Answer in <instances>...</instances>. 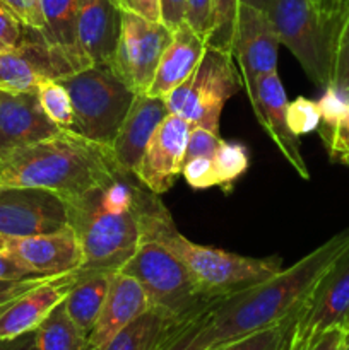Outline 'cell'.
<instances>
[{
    "instance_id": "cell-50",
    "label": "cell",
    "mask_w": 349,
    "mask_h": 350,
    "mask_svg": "<svg viewBox=\"0 0 349 350\" xmlns=\"http://www.w3.org/2000/svg\"><path fill=\"white\" fill-rule=\"evenodd\" d=\"M339 163L344 164L346 167H349V154H346V156H342L341 159H339Z\"/></svg>"
},
{
    "instance_id": "cell-4",
    "label": "cell",
    "mask_w": 349,
    "mask_h": 350,
    "mask_svg": "<svg viewBox=\"0 0 349 350\" xmlns=\"http://www.w3.org/2000/svg\"><path fill=\"white\" fill-rule=\"evenodd\" d=\"M139 226L140 238L157 243L177 256L212 299H224L248 289L283 269V260L277 255L255 258L190 241L178 231L159 195L147 188L140 193Z\"/></svg>"
},
{
    "instance_id": "cell-10",
    "label": "cell",
    "mask_w": 349,
    "mask_h": 350,
    "mask_svg": "<svg viewBox=\"0 0 349 350\" xmlns=\"http://www.w3.org/2000/svg\"><path fill=\"white\" fill-rule=\"evenodd\" d=\"M349 320V246L328 265L311 289L291 340L308 347L331 328L342 327Z\"/></svg>"
},
{
    "instance_id": "cell-25",
    "label": "cell",
    "mask_w": 349,
    "mask_h": 350,
    "mask_svg": "<svg viewBox=\"0 0 349 350\" xmlns=\"http://www.w3.org/2000/svg\"><path fill=\"white\" fill-rule=\"evenodd\" d=\"M181 321L185 320H174L163 311L151 308L147 313L115 335L108 344L92 350H157Z\"/></svg>"
},
{
    "instance_id": "cell-44",
    "label": "cell",
    "mask_w": 349,
    "mask_h": 350,
    "mask_svg": "<svg viewBox=\"0 0 349 350\" xmlns=\"http://www.w3.org/2000/svg\"><path fill=\"white\" fill-rule=\"evenodd\" d=\"M342 338H344V332L341 327L331 328V330L324 332L320 337L315 338L307 350H341Z\"/></svg>"
},
{
    "instance_id": "cell-14",
    "label": "cell",
    "mask_w": 349,
    "mask_h": 350,
    "mask_svg": "<svg viewBox=\"0 0 349 350\" xmlns=\"http://www.w3.org/2000/svg\"><path fill=\"white\" fill-rule=\"evenodd\" d=\"M245 92L255 113L257 122L266 130L284 161L296 171L298 176L307 181L310 180V170L301 154L300 137L294 135L287 125L286 108L289 101L279 74L269 72L260 75L248 88H245Z\"/></svg>"
},
{
    "instance_id": "cell-15",
    "label": "cell",
    "mask_w": 349,
    "mask_h": 350,
    "mask_svg": "<svg viewBox=\"0 0 349 350\" xmlns=\"http://www.w3.org/2000/svg\"><path fill=\"white\" fill-rule=\"evenodd\" d=\"M188 133L190 123L174 113H168L133 170V176L144 188L163 195L177 183L185 164Z\"/></svg>"
},
{
    "instance_id": "cell-32",
    "label": "cell",
    "mask_w": 349,
    "mask_h": 350,
    "mask_svg": "<svg viewBox=\"0 0 349 350\" xmlns=\"http://www.w3.org/2000/svg\"><path fill=\"white\" fill-rule=\"evenodd\" d=\"M318 130L331 159L339 163L342 156L349 154V98L341 111L322 120Z\"/></svg>"
},
{
    "instance_id": "cell-11",
    "label": "cell",
    "mask_w": 349,
    "mask_h": 350,
    "mask_svg": "<svg viewBox=\"0 0 349 350\" xmlns=\"http://www.w3.org/2000/svg\"><path fill=\"white\" fill-rule=\"evenodd\" d=\"M68 226L65 202L40 188H0V236L29 238Z\"/></svg>"
},
{
    "instance_id": "cell-51",
    "label": "cell",
    "mask_w": 349,
    "mask_h": 350,
    "mask_svg": "<svg viewBox=\"0 0 349 350\" xmlns=\"http://www.w3.org/2000/svg\"><path fill=\"white\" fill-rule=\"evenodd\" d=\"M3 239H5V238H2V236H0V250L3 248Z\"/></svg>"
},
{
    "instance_id": "cell-13",
    "label": "cell",
    "mask_w": 349,
    "mask_h": 350,
    "mask_svg": "<svg viewBox=\"0 0 349 350\" xmlns=\"http://www.w3.org/2000/svg\"><path fill=\"white\" fill-rule=\"evenodd\" d=\"M279 46V36L269 14L240 3L229 51L242 75L243 89L260 75L277 72Z\"/></svg>"
},
{
    "instance_id": "cell-5",
    "label": "cell",
    "mask_w": 349,
    "mask_h": 350,
    "mask_svg": "<svg viewBox=\"0 0 349 350\" xmlns=\"http://www.w3.org/2000/svg\"><path fill=\"white\" fill-rule=\"evenodd\" d=\"M120 272L142 286L154 310L174 320H187L221 301L209 297L177 256L149 239L140 238L135 253Z\"/></svg>"
},
{
    "instance_id": "cell-24",
    "label": "cell",
    "mask_w": 349,
    "mask_h": 350,
    "mask_svg": "<svg viewBox=\"0 0 349 350\" xmlns=\"http://www.w3.org/2000/svg\"><path fill=\"white\" fill-rule=\"evenodd\" d=\"M112 277V272H79V280L70 289L68 296L65 297V311L84 338L89 337L96 321H98L106 294H108Z\"/></svg>"
},
{
    "instance_id": "cell-45",
    "label": "cell",
    "mask_w": 349,
    "mask_h": 350,
    "mask_svg": "<svg viewBox=\"0 0 349 350\" xmlns=\"http://www.w3.org/2000/svg\"><path fill=\"white\" fill-rule=\"evenodd\" d=\"M0 350H38L34 332L10 340H0Z\"/></svg>"
},
{
    "instance_id": "cell-22",
    "label": "cell",
    "mask_w": 349,
    "mask_h": 350,
    "mask_svg": "<svg viewBox=\"0 0 349 350\" xmlns=\"http://www.w3.org/2000/svg\"><path fill=\"white\" fill-rule=\"evenodd\" d=\"M209 46L207 38L198 34L188 23H183L173 31L170 44L161 55V60L154 72L153 82L146 94L164 99L171 91L183 84Z\"/></svg>"
},
{
    "instance_id": "cell-27",
    "label": "cell",
    "mask_w": 349,
    "mask_h": 350,
    "mask_svg": "<svg viewBox=\"0 0 349 350\" xmlns=\"http://www.w3.org/2000/svg\"><path fill=\"white\" fill-rule=\"evenodd\" d=\"M212 308L214 304L195 317L181 321L157 350H211Z\"/></svg>"
},
{
    "instance_id": "cell-1",
    "label": "cell",
    "mask_w": 349,
    "mask_h": 350,
    "mask_svg": "<svg viewBox=\"0 0 349 350\" xmlns=\"http://www.w3.org/2000/svg\"><path fill=\"white\" fill-rule=\"evenodd\" d=\"M349 246V226L262 282L212 308V349L300 313L322 273Z\"/></svg>"
},
{
    "instance_id": "cell-28",
    "label": "cell",
    "mask_w": 349,
    "mask_h": 350,
    "mask_svg": "<svg viewBox=\"0 0 349 350\" xmlns=\"http://www.w3.org/2000/svg\"><path fill=\"white\" fill-rule=\"evenodd\" d=\"M211 157L212 166H214L216 187L221 188L224 193H229L236 181L248 170V149L243 144L235 142V140L222 139V142L219 144V147Z\"/></svg>"
},
{
    "instance_id": "cell-46",
    "label": "cell",
    "mask_w": 349,
    "mask_h": 350,
    "mask_svg": "<svg viewBox=\"0 0 349 350\" xmlns=\"http://www.w3.org/2000/svg\"><path fill=\"white\" fill-rule=\"evenodd\" d=\"M311 5L317 9V12L320 14L322 19L328 24L331 27L332 24V0H310Z\"/></svg>"
},
{
    "instance_id": "cell-37",
    "label": "cell",
    "mask_w": 349,
    "mask_h": 350,
    "mask_svg": "<svg viewBox=\"0 0 349 350\" xmlns=\"http://www.w3.org/2000/svg\"><path fill=\"white\" fill-rule=\"evenodd\" d=\"M10 10L17 16L26 29H33L41 34L44 27L43 12H41L40 0H2Z\"/></svg>"
},
{
    "instance_id": "cell-34",
    "label": "cell",
    "mask_w": 349,
    "mask_h": 350,
    "mask_svg": "<svg viewBox=\"0 0 349 350\" xmlns=\"http://www.w3.org/2000/svg\"><path fill=\"white\" fill-rule=\"evenodd\" d=\"M286 116L291 132L298 137L311 133L322 123V109L318 106V101H311L303 96L287 103Z\"/></svg>"
},
{
    "instance_id": "cell-20",
    "label": "cell",
    "mask_w": 349,
    "mask_h": 350,
    "mask_svg": "<svg viewBox=\"0 0 349 350\" xmlns=\"http://www.w3.org/2000/svg\"><path fill=\"white\" fill-rule=\"evenodd\" d=\"M164 99L149 94H135L132 106L112 142V154L122 174H132L139 164L154 132L168 116Z\"/></svg>"
},
{
    "instance_id": "cell-31",
    "label": "cell",
    "mask_w": 349,
    "mask_h": 350,
    "mask_svg": "<svg viewBox=\"0 0 349 350\" xmlns=\"http://www.w3.org/2000/svg\"><path fill=\"white\" fill-rule=\"evenodd\" d=\"M36 94L43 111L58 129H72V123H74L72 99L60 81L44 79L38 85Z\"/></svg>"
},
{
    "instance_id": "cell-23",
    "label": "cell",
    "mask_w": 349,
    "mask_h": 350,
    "mask_svg": "<svg viewBox=\"0 0 349 350\" xmlns=\"http://www.w3.org/2000/svg\"><path fill=\"white\" fill-rule=\"evenodd\" d=\"M44 27L41 38L58 55L72 65L75 72L91 67L88 58L81 51L75 34V10L77 0H40Z\"/></svg>"
},
{
    "instance_id": "cell-18",
    "label": "cell",
    "mask_w": 349,
    "mask_h": 350,
    "mask_svg": "<svg viewBox=\"0 0 349 350\" xmlns=\"http://www.w3.org/2000/svg\"><path fill=\"white\" fill-rule=\"evenodd\" d=\"M79 280V270L48 277L0 313V340H10L36 330L48 314L60 306Z\"/></svg>"
},
{
    "instance_id": "cell-52",
    "label": "cell",
    "mask_w": 349,
    "mask_h": 350,
    "mask_svg": "<svg viewBox=\"0 0 349 350\" xmlns=\"http://www.w3.org/2000/svg\"><path fill=\"white\" fill-rule=\"evenodd\" d=\"M342 94H344L346 98H349V89H348V91H346V92H342Z\"/></svg>"
},
{
    "instance_id": "cell-2",
    "label": "cell",
    "mask_w": 349,
    "mask_h": 350,
    "mask_svg": "<svg viewBox=\"0 0 349 350\" xmlns=\"http://www.w3.org/2000/svg\"><path fill=\"white\" fill-rule=\"evenodd\" d=\"M120 174L112 146L92 142L72 129L0 159V188H40L62 200L103 187Z\"/></svg>"
},
{
    "instance_id": "cell-29",
    "label": "cell",
    "mask_w": 349,
    "mask_h": 350,
    "mask_svg": "<svg viewBox=\"0 0 349 350\" xmlns=\"http://www.w3.org/2000/svg\"><path fill=\"white\" fill-rule=\"evenodd\" d=\"M332 91L349 89V2L331 27V81Z\"/></svg>"
},
{
    "instance_id": "cell-9",
    "label": "cell",
    "mask_w": 349,
    "mask_h": 350,
    "mask_svg": "<svg viewBox=\"0 0 349 350\" xmlns=\"http://www.w3.org/2000/svg\"><path fill=\"white\" fill-rule=\"evenodd\" d=\"M171 36L173 31L163 23H151L133 14H122L109 68L130 91L146 94Z\"/></svg>"
},
{
    "instance_id": "cell-12",
    "label": "cell",
    "mask_w": 349,
    "mask_h": 350,
    "mask_svg": "<svg viewBox=\"0 0 349 350\" xmlns=\"http://www.w3.org/2000/svg\"><path fill=\"white\" fill-rule=\"evenodd\" d=\"M72 74V65L33 29H26L19 44L0 50V91L36 92L44 79L62 81Z\"/></svg>"
},
{
    "instance_id": "cell-39",
    "label": "cell",
    "mask_w": 349,
    "mask_h": 350,
    "mask_svg": "<svg viewBox=\"0 0 349 350\" xmlns=\"http://www.w3.org/2000/svg\"><path fill=\"white\" fill-rule=\"evenodd\" d=\"M187 23L209 41L212 27V0H188Z\"/></svg>"
},
{
    "instance_id": "cell-33",
    "label": "cell",
    "mask_w": 349,
    "mask_h": 350,
    "mask_svg": "<svg viewBox=\"0 0 349 350\" xmlns=\"http://www.w3.org/2000/svg\"><path fill=\"white\" fill-rule=\"evenodd\" d=\"M238 7L240 0H212V27L209 36L211 46L229 51Z\"/></svg>"
},
{
    "instance_id": "cell-47",
    "label": "cell",
    "mask_w": 349,
    "mask_h": 350,
    "mask_svg": "<svg viewBox=\"0 0 349 350\" xmlns=\"http://www.w3.org/2000/svg\"><path fill=\"white\" fill-rule=\"evenodd\" d=\"M349 0H332V24L335 23V19H337L339 16H341V12L344 10V7L348 5ZM331 24V27H332Z\"/></svg>"
},
{
    "instance_id": "cell-36",
    "label": "cell",
    "mask_w": 349,
    "mask_h": 350,
    "mask_svg": "<svg viewBox=\"0 0 349 350\" xmlns=\"http://www.w3.org/2000/svg\"><path fill=\"white\" fill-rule=\"evenodd\" d=\"M221 142L222 139L218 132H212L204 126H190L187 150H185V163L195 159V157L212 156Z\"/></svg>"
},
{
    "instance_id": "cell-41",
    "label": "cell",
    "mask_w": 349,
    "mask_h": 350,
    "mask_svg": "<svg viewBox=\"0 0 349 350\" xmlns=\"http://www.w3.org/2000/svg\"><path fill=\"white\" fill-rule=\"evenodd\" d=\"M44 279H48V277H33V279L23 280L0 279V313H2L12 301H16L17 297L23 296L24 293H27V291L33 289L34 286L43 282Z\"/></svg>"
},
{
    "instance_id": "cell-40",
    "label": "cell",
    "mask_w": 349,
    "mask_h": 350,
    "mask_svg": "<svg viewBox=\"0 0 349 350\" xmlns=\"http://www.w3.org/2000/svg\"><path fill=\"white\" fill-rule=\"evenodd\" d=\"M113 3L122 14H133L151 23H163L161 0H113Z\"/></svg>"
},
{
    "instance_id": "cell-26",
    "label": "cell",
    "mask_w": 349,
    "mask_h": 350,
    "mask_svg": "<svg viewBox=\"0 0 349 350\" xmlns=\"http://www.w3.org/2000/svg\"><path fill=\"white\" fill-rule=\"evenodd\" d=\"M38 350H84L86 338L65 311L64 303L55 308L34 330Z\"/></svg>"
},
{
    "instance_id": "cell-16",
    "label": "cell",
    "mask_w": 349,
    "mask_h": 350,
    "mask_svg": "<svg viewBox=\"0 0 349 350\" xmlns=\"http://www.w3.org/2000/svg\"><path fill=\"white\" fill-rule=\"evenodd\" d=\"M2 252L36 277L64 275L82 267V250L70 226L50 234L7 238Z\"/></svg>"
},
{
    "instance_id": "cell-35",
    "label": "cell",
    "mask_w": 349,
    "mask_h": 350,
    "mask_svg": "<svg viewBox=\"0 0 349 350\" xmlns=\"http://www.w3.org/2000/svg\"><path fill=\"white\" fill-rule=\"evenodd\" d=\"M181 176L185 178L188 185L194 190H209L216 187L214 166H212V157H195V159L187 161L181 170Z\"/></svg>"
},
{
    "instance_id": "cell-38",
    "label": "cell",
    "mask_w": 349,
    "mask_h": 350,
    "mask_svg": "<svg viewBox=\"0 0 349 350\" xmlns=\"http://www.w3.org/2000/svg\"><path fill=\"white\" fill-rule=\"evenodd\" d=\"M26 27L23 26L16 14L0 0V50L12 48L21 43Z\"/></svg>"
},
{
    "instance_id": "cell-7",
    "label": "cell",
    "mask_w": 349,
    "mask_h": 350,
    "mask_svg": "<svg viewBox=\"0 0 349 350\" xmlns=\"http://www.w3.org/2000/svg\"><path fill=\"white\" fill-rule=\"evenodd\" d=\"M243 89L242 75L233 55L209 44L190 77L164 98L170 113L190 126H204L219 133L221 113L228 99Z\"/></svg>"
},
{
    "instance_id": "cell-49",
    "label": "cell",
    "mask_w": 349,
    "mask_h": 350,
    "mask_svg": "<svg viewBox=\"0 0 349 350\" xmlns=\"http://www.w3.org/2000/svg\"><path fill=\"white\" fill-rule=\"evenodd\" d=\"M342 332H344V338H342L341 350H349V320L342 325Z\"/></svg>"
},
{
    "instance_id": "cell-30",
    "label": "cell",
    "mask_w": 349,
    "mask_h": 350,
    "mask_svg": "<svg viewBox=\"0 0 349 350\" xmlns=\"http://www.w3.org/2000/svg\"><path fill=\"white\" fill-rule=\"evenodd\" d=\"M300 313L293 314V317L286 318V320L279 321L272 327L252 332V334L243 335V337L226 342V344L218 345L211 350H284L291 334H293Z\"/></svg>"
},
{
    "instance_id": "cell-48",
    "label": "cell",
    "mask_w": 349,
    "mask_h": 350,
    "mask_svg": "<svg viewBox=\"0 0 349 350\" xmlns=\"http://www.w3.org/2000/svg\"><path fill=\"white\" fill-rule=\"evenodd\" d=\"M269 2L270 0H240V3H243V5L255 7V9H260V10H267Z\"/></svg>"
},
{
    "instance_id": "cell-17",
    "label": "cell",
    "mask_w": 349,
    "mask_h": 350,
    "mask_svg": "<svg viewBox=\"0 0 349 350\" xmlns=\"http://www.w3.org/2000/svg\"><path fill=\"white\" fill-rule=\"evenodd\" d=\"M60 130L43 111L36 92L0 91V159Z\"/></svg>"
},
{
    "instance_id": "cell-42",
    "label": "cell",
    "mask_w": 349,
    "mask_h": 350,
    "mask_svg": "<svg viewBox=\"0 0 349 350\" xmlns=\"http://www.w3.org/2000/svg\"><path fill=\"white\" fill-rule=\"evenodd\" d=\"M187 10L188 0H161V21L171 31L187 23Z\"/></svg>"
},
{
    "instance_id": "cell-6",
    "label": "cell",
    "mask_w": 349,
    "mask_h": 350,
    "mask_svg": "<svg viewBox=\"0 0 349 350\" xmlns=\"http://www.w3.org/2000/svg\"><path fill=\"white\" fill-rule=\"evenodd\" d=\"M60 82L72 99V130L92 142L112 146L135 92L116 77L109 65H91Z\"/></svg>"
},
{
    "instance_id": "cell-19",
    "label": "cell",
    "mask_w": 349,
    "mask_h": 350,
    "mask_svg": "<svg viewBox=\"0 0 349 350\" xmlns=\"http://www.w3.org/2000/svg\"><path fill=\"white\" fill-rule=\"evenodd\" d=\"M151 308L153 304L142 286L133 277L123 272H115L98 321L86 338L84 350L98 349L108 344L115 335L147 313Z\"/></svg>"
},
{
    "instance_id": "cell-43",
    "label": "cell",
    "mask_w": 349,
    "mask_h": 350,
    "mask_svg": "<svg viewBox=\"0 0 349 350\" xmlns=\"http://www.w3.org/2000/svg\"><path fill=\"white\" fill-rule=\"evenodd\" d=\"M33 273L29 270L24 269L19 262L12 258L9 253L0 250V279L3 280H23V279H33Z\"/></svg>"
},
{
    "instance_id": "cell-21",
    "label": "cell",
    "mask_w": 349,
    "mask_h": 350,
    "mask_svg": "<svg viewBox=\"0 0 349 350\" xmlns=\"http://www.w3.org/2000/svg\"><path fill=\"white\" fill-rule=\"evenodd\" d=\"M122 12L113 0H77L75 34L91 65H108L120 34Z\"/></svg>"
},
{
    "instance_id": "cell-8",
    "label": "cell",
    "mask_w": 349,
    "mask_h": 350,
    "mask_svg": "<svg viewBox=\"0 0 349 350\" xmlns=\"http://www.w3.org/2000/svg\"><path fill=\"white\" fill-rule=\"evenodd\" d=\"M267 14L281 44L296 58L311 82L328 88L331 81V27L310 0H270Z\"/></svg>"
},
{
    "instance_id": "cell-3",
    "label": "cell",
    "mask_w": 349,
    "mask_h": 350,
    "mask_svg": "<svg viewBox=\"0 0 349 350\" xmlns=\"http://www.w3.org/2000/svg\"><path fill=\"white\" fill-rule=\"evenodd\" d=\"M120 174L109 183L65 202L68 226L82 250L81 273L120 272L140 243L142 185Z\"/></svg>"
}]
</instances>
